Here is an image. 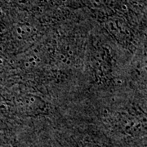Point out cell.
Instances as JSON below:
<instances>
[{
	"mask_svg": "<svg viewBox=\"0 0 147 147\" xmlns=\"http://www.w3.org/2000/svg\"><path fill=\"white\" fill-rule=\"evenodd\" d=\"M105 26L112 35L119 40H125L131 35L127 22L119 16H112L105 21Z\"/></svg>",
	"mask_w": 147,
	"mask_h": 147,
	"instance_id": "6da1fadb",
	"label": "cell"
},
{
	"mask_svg": "<svg viewBox=\"0 0 147 147\" xmlns=\"http://www.w3.org/2000/svg\"><path fill=\"white\" fill-rule=\"evenodd\" d=\"M18 6L22 7H31L39 3L40 0H13Z\"/></svg>",
	"mask_w": 147,
	"mask_h": 147,
	"instance_id": "7a4b0ae2",
	"label": "cell"
}]
</instances>
